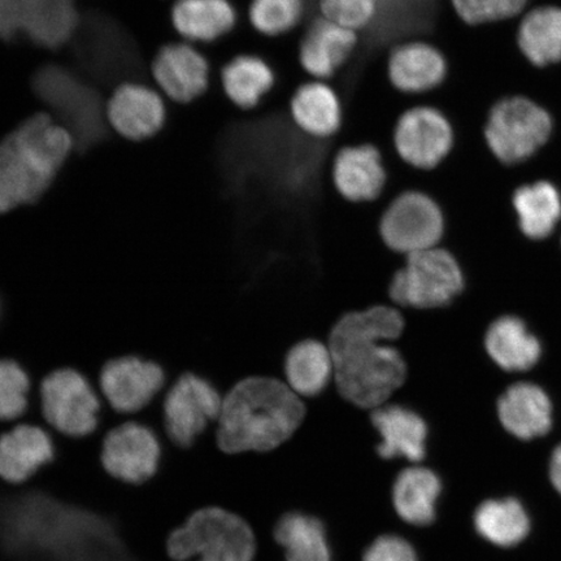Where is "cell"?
I'll return each mask as SVG.
<instances>
[{"mask_svg": "<svg viewBox=\"0 0 561 561\" xmlns=\"http://www.w3.org/2000/svg\"><path fill=\"white\" fill-rule=\"evenodd\" d=\"M108 125L130 142H144L164 128L167 108L156 90L144 83H121L105 103Z\"/></svg>", "mask_w": 561, "mask_h": 561, "instance_id": "ffe728a7", "label": "cell"}, {"mask_svg": "<svg viewBox=\"0 0 561 561\" xmlns=\"http://www.w3.org/2000/svg\"><path fill=\"white\" fill-rule=\"evenodd\" d=\"M462 23L482 26L520 19L531 0H448Z\"/></svg>", "mask_w": 561, "mask_h": 561, "instance_id": "8d00e7d4", "label": "cell"}, {"mask_svg": "<svg viewBox=\"0 0 561 561\" xmlns=\"http://www.w3.org/2000/svg\"><path fill=\"white\" fill-rule=\"evenodd\" d=\"M167 547L174 561H252L256 539L236 512L209 506L173 530Z\"/></svg>", "mask_w": 561, "mask_h": 561, "instance_id": "5b68a950", "label": "cell"}, {"mask_svg": "<svg viewBox=\"0 0 561 561\" xmlns=\"http://www.w3.org/2000/svg\"><path fill=\"white\" fill-rule=\"evenodd\" d=\"M383 0H314L313 12L331 23L364 35L381 16Z\"/></svg>", "mask_w": 561, "mask_h": 561, "instance_id": "d590c367", "label": "cell"}, {"mask_svg": "<svg viewBox=\"0 0 561 561\" xmlns=\"http://www.w3.org/2000/svg\"><path fill=\"white\" fill-rule=\"evenodd\" d=\"M214 80L221 93L233 107L250 114L262 107L275 91L278 75L264 56L241 53L215 70Z\"/></svg>", "mask_w": 561, "mask_h": 561, "instance_id": "603a6c76", "label": "cell"}, {"mask_svg": "<svg viewBox=\"0 0 561 561\" xmlns=\"http://www.w3.org/2000/svg\"><path fill=\"white\" fill-rule=\"evenodd\" d=\"M331 174L336 193L351 203L380 199L389 178L380 147L369 142L336 149Z\"/></svg>", "mask_w": 561, "mask_h": 561, "instance_id": "d6986e66", "label": "cell"}, {"mask_svg": "<svg viewBox=\"0 0 561 561\" xmlns=\"http://www.w3.org/2000/svg\"><path fill=\"white\" fill-rule=\"evenodd\" d=\"M75 150L70 133L38 112L0 139V217L38 205Z\"/></svg>", "mask_w": 561, "mask_h": 561, "instance_id": "3957f363", "label": "cell"}, {"mask_svg": "<svg viewBox=\"0 0 561 561\" xmlns=\"http://www.w3.org/2000/svg\"><path fill=\"white\" fill-rule=\"evenodd\" d=\"M466 273L450 250L437 245L407 255L389 286L390 305L401 310L436 311L466 291Z\"/></svg>", "mask_w": 561, "mask_h": 561, "instance_id": "8992f818", "label": "cell"}, {"mask_svg": "<svg viewBox=\"0 0 561 561\" xmlns=\"http://www.w3.org/2000/svg\"><path fill=\"white\" fill-rule=\"evenodd\" d=\"M56 456L54 434L46 425L13 424L0 434V480L24 485Z\"/></svg>", "mask_w": 561, "mask_h": 561, "instance_id": "7402d4cb", "label": "cell"}, {"mask_svg": "<svg viewBox=\"0 0 561 561\" xmlns=\"http://www.w3.org/2000/svg\"><path fill=\"white\" fill-rule=\"evenodd\" d=\"M151 75L167 96L184 105L205 98L214 83L208 55L186 41L161 46L153 56Z\"/></svg>", "mask_w": 561, "mask_h": 561, "instance_id": "ac0fdd59", "label": "cell"}, {"mask_svg": "<svg viewBox=\"0 0 561 561\" xmlns=\"http://www.w3.org/2000/svg\"><path fill=\"white\" fill-rule=\"evenodd\" d=\"M275 537L286 561H332L324 525L316 517L287 514L279 518Z\"/></svg>", "mask_w": 561, "mask_h": 561, "instance_id": "d6a6232c", "label": "cell"}, {"mask_svg": "<svg viewBox=\"0 0 561 561\" xmlns=\"http://www.w3.org/2000/svg\"><path fill=\"white\" fill-rule=\"evenodd\" d=\"M518 50L533 67L543 69L561 62V7H530L518 19Z\"/></svg>", "mask_w": 561, "mask_h": 561, "instance_id": "83f0119b", "label": "cell"}, {"mask_svg": "<svg viewBox=\"0 0 561 561\" xmlns=\"http://www.w3.org/2000/svg\"><path fill=\"white\" fill-rule=\"evenodd\" d=\"M163 431L161 439L191 448L219 421L224 394L208 378L185 371L159 397Z\"/></svg>", "mask_w": 561, "mask_h": 561, "instance_id": "30bf717a", "label": "cell"}, {"mask_svg": "<svg viewBox=\"0 0 561 561\" xmlns=\"http://www.w3.org/2000/svg\"><path fill=\"white\" fill-rule=\"evenodd\" d=\"M553 121L543 105L525 95H508L490 108L483 138L503 167L528 163L550 142Z\"/></svg>", "mask_w": 561, "mask_h": 561, "instance_id": "52a82bcc", "label": "cell"}, {"mask_svg": "<svg viewBox=\"0 0 561 561\" xmlns=\"http://www.w3.org/2000/svg\"><path fill=\"white\" fill-rule=\"evenodd\" d=\"M306 416V401L283 378L245 377L224 396L216 444L226 455L271 451L289 440Z\"/></svg>", "mask_w": 561, "mask_h": 561, "instance_id": "7a4b0ae2", "label": "cell"}, {"mask_svg": "<svg viewBox=\"0 0 561 561\" xmlns=\"http://www.w3.org/2000/svg\"><path fill=\"white\" fill-rule=\"evenodd\" d=\"M404 314L392 305L348 312L327 341L334 363V389L356 409L374 411L396 398L409 367L394 343L404 331Z\"/></svg>", "mask_w": 561, "mask_h": 561, "instance_id": "6da1fadb", "label": "cell"}, {"mask_svg": "<svg viewBox=\"0 0 561 561\" xmlns=\"http://www.w3.org/2000/svg\"><path fill=\"white\" fill-rule=\"evenodd\" d=\"M497 415L512 436L530 440L550 432L552 404L539 386L520 382L503 392L497 401Z\"/></svg>", "mask_w": 561, "mask_h": 561, "instance_id": "484cf974", "label": "cell"}, {"mask_svg": "<svg viewBox=\"0 0 561 561\" xmlns=\"http://www.w3.org/2000/svg\"><path fill=\"white\" fill-rule=\"evenodd\" d=\"M34 389L24 364L12 357L0 359V424L13 425L30 415Z\"/></svg>", "mask_w": 561, "mask_h": 561, "instance_id": "e575fe53", "label": "cell"}, {"mask_svg": "<svg viewBox=\"0 0 561 561\" xmlns=\"http://www.w3.org/2000/svg\"><path fill=\"white\" fill-rule=\"evenodd\" d=\"M69 44L83 75L93 83L110 87L112 82L133 81L142 72L136 42L111 18L94 13L85 20L81 16Z\"/></svg>", "mask_w": 561, "mask_h": 561, "instance_id": "9c48e42d", "label": "cell"}, {"mask_svg": "<svg viewBox=\"0 0 561 561\" xmlns=\"http://www.w3.org/2000/svg\"><path fill=\"white\" fill-rule=\"evenodd\" d=\"M483 350L497 367L504 370H526L541 357V343L520 319L503 316L488 327Z\"/></svg>", "mask_w": 561, "mask_h": 561, "instance_id": "f1b7e54d", "label": "cell"}, {"mask_svg": "<svg viewBox=\"0 0 561 561\" xmlns=\"http://www.w3.org/2000/svg\"><path fill=\"white\" fill-rule=\"evenodd\" d=\"M163 458V440L150 425L135 419L112 426L104 434L101 461L118 482L139 486L157 476Z\"/></svg>", "mask_w": 561, "mask_h": 561, "instance_id": "9a60e30c", "label": "cell"}, {"mask_svg": "<svg viewBox=\"0 0 561 561\" xmlns=\"http://www.w3.org/2000/svg\"><path fill=\"white\" fill-rule=\"evenodd\" d=\"M313 15L311 0H250L245 23L266 39L289 37Z\"/></svg>", "mask_w": 561, "mask_h": 561, "instance_id": "1f68e13d", "label": "cell"}, {"mask_svg": "<svg viewBox=\"0 0 561 561\" xmlns=\"http://www.w3.org/2000/svg\"><path fill=\"white\" fill-rule=\"evenodd\" d=\"M446 219L436 201L419 191H407L391 201L380 221L382 241L401 255L437 248L444 240Z\"/></svg>", "mask_w": 561, "mask_h": 561, "instance_id": "5bb4252c", "label": "cell"}, {"mask_svg": "<svg viewBox=\"0 0 561 561\" xmlns=\"http://www.w3.org/2000/svg\"><path fill=\"white\" fill-rule=\"evenodd\" d=\"M550 479L553 488L561 494V445L556 448L551 456Z\"/></svg>", "mask_w": 561, "mask_h": 561, "instance_id": "f35d334b", "label": "cell"}, {"mask_svg": "<svg viewBox=\"0 0 561 561\" xmlns=\"http://www.w3.org/2000/svg\"><path fill=\"white\" fill-rule=\"evenodd\" d=\"M362 46V35L313 13L301 27L298 62L307 79L333 82Z\"/></svg>", "mask_w": 561, "mask_h": 561, "instance_id": "e0dca14e", "label": "cell"}, {"mask_svg": "<svg viewBox=\"0 0 561 561\" xmlns=\"http://www.w3.org/2000/svg\"><path fill=\"white\" fill-rule=\"evenodd\" d=\"M242 19L231 0H175L171 10L174 31L188 44L206 47L233 34Z\"/></svg>", "mask_w": 561, "mask_h": 561, "instance_id": "d4e9b609", "label": "cell"}, {"mask_svg": "<svg viewBox=\"0 0 561 561\" xmlns=\"http://www.w3.org/2000/svg\"><path fill=\"white\" fill-rule=\"evenodd\" d=\"M170 386L164 366L147 357L126 354L105 362L96 377V388L105 404L125 420L157 401Z\"/></svg>", "mask_w": 561, "mask_h": 561, "instance_id": "7c38bea8", "label": "cell"}, {"mask_svg": "<svg viewBox=\"0 0 561 561\" xmlns=\"http://www.w3.org/2000/svg\"><path fill=\"white\" fill-rule=\"evenodd\" d=\"M456 131L451 118L437 105L417 101L397 118L392 146L405 165L431 172L451 156Z\"/></svg>", "mask_w": 561, "mask_h": 561, "instance_id": "8fae6325", "label": "cell"}, {"mask_svg": "<svg viewBox=\"0 0 561 561\" xmlns=\"http://www.w3.org/2000/svg\"><path fill=\"white\" fill-rule=\"evenodd\" d=\"M32 89L51 110V116L70 133L75 150H93L107 139L105 104L94 83L59 65L41 67L32 77Z\"/></svg>", "mask_w": 561, "mask_h": 561, "instance_id": "277c9868", "label": "cell"}, {"mask_svg": "<svg viewBox=\"0 0 561 561\" xmlns=\"http://www.w3.org/2000/svg\"><path fill=\"white\" fill-rule=\"evenodd\" d=\"M81 15L76 0H0V41L24 35L45 50H58L72 41Z\"/></svg>", "mask_w": 561, "mask_h": 561, "instance_id": "4fadbf2b", "label": "cell"}, {"mask_svg": "<svg viewBox=\"0 0 561 561\" xmlns=\"http://www.w3.org/2000/svg\"><path fill=\"white\" fill-rule=\"evenodd\" d=\"M284 381L304 401L325 394L334 383V363L328 343L314 339L296 343L285 356Z\"/></svg>", "mask_w": 561, "mask_h": 561, "instance_id": "4316f807", "label": "cell"}, {"mask_svg": "<svg viewBox=\"0 0 561 561\" xmlns=\"http://www.w3.org/2000/svg\"><path fill=\"white\" fill-rule=\"evenodd\" d=\"M287 116L301 135L327 142L345 125V101L333 82L308 79L293 91Z\"/></svg>", "mask_w": 561, "mask_h": 561, "instance_id": "44dd1931", "label": "cell"}, {"mask_svg": "<svg viewBox=\"0 0 561 561\" xmlns=\"http://www.w3.org/2000/svg\"><path fill=\"white\" fill-rule=\"evenodd\" d=\"M364 561H419L413 547L397 536H383L378 539L364 556Z\"/></svg>", "mask_w": 561, "mask_h": 561, "instance_id": "74e56055", "label": "cell"}, {"mask_svg": "<svg viewBox=\"0 0 561 561\" xmlns=\"http://www.w3.org/2000/svg\"><path fill=\"white\" fill-rule=\"evenodd\" d=\"M474 525L482 538L501 547L523 542L530 531L529 516L514 497L482 503L476 511Z\"/></svg>", "mask_w": 561, "mask_h": 561, "instance_id": "836d02e7", "label": "cell"}, {"mask_svg": "<svg viewBox=\"0 0 561 561\" xmlns=\"http://www.w3.org/2000/svg\"><path fill=\"white\" fill-rule=\"evenodd\" d=\"M369 421L381 438L377 446L381 458L423 460L430 425L417 410L391 401L370 411Z\"/></svg>", "mask_w": 561, "mask_h": 561, "instance_id": "cb8c5ba5", "label": "cell"}, {"mask_svg": "<svg viewBox=\"0 0 561 561\" xmlns=\"http://www.w3.org/2000/svg\"><path fill=\"white\" fill-rule=\"evenodd\" d=\"M41 415L54 433L85 438L100 430L105 407L89 376L73 367L56 368L37 386Z\"/></svg>", "mask_w": 561, "mask_h": 561, "instance_id": "ba28073f", "label": "cell"}, {"mask_svg": "<svg viewBox=\"0 0 561 561\" xmlns=\"http://www.w3.org/2000/svg\"><path fill=\"white\" fill-rule=\"evenodd\" d=\"M514 206L522 230L533 240L549 237L561 217V196L549 181L518 187Z\"/></svg>", "mask_w": 561, "mask_h": 561, "instance_id": "4dcf8cb0", "label": "cell"}, {"mask_svg": "<svg viewBox=\"0 0 561 561\" xmlns=\"http://www.w3.org/2000/svg\"><path fill=\"white\" fill-rule=\"evenodd\" d=\"M390 87L404 96L425 100L445 85L450 65L447 56L431 39H399L389 47L385 58Z\"/></svg>", "mask_w": 561, "mask_h": 561, "instance_id": "2e32d148", "label": "cell"}, {"mask_svg": "<svg viewBox=\"0 0 561 561\" xmlns=\"http://www.w3.org/2000/svg\"><path fill=\"white\" fill-rule=\"evenodd\" d=\"M442 491L439 477L423 467L405 469L398 476L392 500L398 515L405 523L430 525L436 518L437 501Z\"/></svg>", "mask_w": 561, "mask_h": 561, "instance_id": "f546056e", "label": "cell"}]
</instances>
